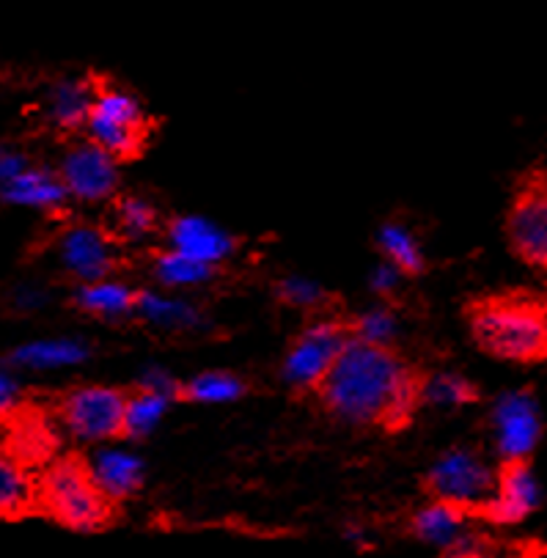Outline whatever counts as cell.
<instances>
[{
  "label": "cell",
  "instance_id": "1",
  "mask_svg": "<svg viewBox=\"0 0 547 558\" xmlns=\"http://www.w3.org/2000/svg\"><path fill=\"white\" fill-rule=\"evenodd\" d=\"M427 377L429 368L410 361L391 341L352 336L308 399L330 418L393 438L427 408Z\"/></svg>",
  "mask_w": 547,
  "mask_h": 558
},
{
  "label": "cell",
  "instance_id": "2",
  "mask_svg": "<svg viewBox=\"0 0 547 558\" xmlns=\"http://www.w3.org/2000/svg\"><path fill=\"white\" fill-rule=\"evenodd\" d=\"M462 323L476 350L493 361L512 366L547 363V292L531 287L476 292L462 303Z\"/></svg>",
  "mask_w": 547,
  "mask_h": 558
},
{
  "label": "cell",
  "instance_id": "3",
  "mask_svg": "<svg viewBox=\"0 0 547 558\" xmlns=\"http://www.w3.org/2000/svg\"><path fill=\"white\" fill-rule=\"evenodd\" d=\"M36 518L75 534H99L119 518V504L99 487L92 457L61 451L36 471Z\"/></svg>",
  "mask_w": 547,
  "mask_h": 558
},
{
  "label": "cell",
  "instance_id": "4",
  "mask_svg": "<svg viewBox=\"0 0 547 558\" xmlns=\"http://www.w3.org/2000/svg\"><path fill=\"white\" fill-rule=\"evenodd\" d=\"M92 105L83 135L102 146L119 166L138 162L149 151L151 138L160 130V119L141 105L135 94L119 86L113 77L92 72Z\"/></svg>",
  "mask_w": 547,
  "mask_h": 558
},
{
  "label": "cell",
  "instance_id": "5",
  "mask_svg": "<svg viewBox=\"0 0 547 558\" xmlns=\"http://www.w3.org/2000/svg\"><path fill=\"white\" fill-rule=\"evenodd\" d=\"M58 426L86 444L127 440V388L72 386L45 399Z\"/></svg>",
  "mask_w": 547,
  "mask_h": 558
},
{
  "label": "cell",
  "instance_id": "6",
  "mask_svg": "<svg viewBox=\"0 0 547 558\" xmlns=\"http://www.w3.org/2000/svg\"><path fill=\"white\" fill-rule=\"evenodd\" d=\"M352 336V314L330 312L308 317L283 352L281 377L289 391L300 399L312 397L333 357Z\"/></svg>",
  "mask_w": 547,
  "mask_h": 558
},
{
  "label": "cell",
  "instance_id": "7",
  "mask_svg": "<svg viewBox=\"0 0 547 558\" xmlns=\"http://www.w3.org/2000/svg\"><path fill=\"white\" fill-rule=\"evenodd\" d=\"M503 236L518 262L547 272V166L536 162L514 179L503 213Z\"/></svg>",
  "mask_w": 547,
  "mask_h": 558
},
{
  "label": "cell",
  "instance_id": "8",
  "mask_svg": "<svg viewBox=\"0 0 547 558\" xmlns=\"http://www.w3.org/2000/svg\"><path fill=\"white\" fill-rule=\"evenodd\" d=\"M0 454L34 473L61 454V426L45 399H12L0 408Z\"/></svg>",
  "mask_w": 547,
  "mask_h": 558
},
{
  "label": "cell",
  "instance_id": "9",
  "mask_svg": "<svg viewBox=\"0 0 547 558\" xmlns=\"http://www.w3.org/2000/svg\"><path fill=\"white\" fill-rule=\"evenodd\" d=\"M421 489L435 501L454 504L473 520L496 489V468L473 449H451L421 478Z\"/></svg>",
  "mask_w": 547,
  "mask_h": 558
},
{
  "label": "cell",
  "instance_id": "10",
  "mask_svg": "<svg viewBox=\"0 0 547 558\" xmlns=\"http://www.w3.org/2000/svg\"><path fill=\"white\" fill-rule=\"evenodd\" d=\"M56 254L75 283L119 278L130 267L127 256L121 254V242L110 234L108 226L92 220H75L58 231Z\"/></svg>",
  "mask_w": 547,
  "mask_h": 558
},
{
  "label": "cell",
  "instance_id": "11",
  "mask_svg": "<svg viewBox=\"0 0 547 558\" xmlns=\"http://www.w3.org/2000/svg\"><path fill=\"white\" fill-rule=\"evenodd\" d=\"M56 173L66 196L81 204H108L119 193V162L86 135L70 141Z\"/></svg>",
  "mask_w": 547,
  "mask_h": 558
},
{
  "label": "cell",
  "instance_id": "12",
  "mask_svg": "<svg viewBox=\"0 0 547 558\" xmlns=\"http://www.w3.org/2000/svg\"><path fill=\"white\" fill-rule=\"evenodd\" d=\"M542 495L531 457H509L496 465V489L476 512V523L520 525L539 509Z\"/></svg>",
  "mask_w": 547,
  "mask_h": 558
},
{
  "label": "cell",
  "instance_id": "13",
  "mask_svg": "<svg viewBox=\"0 0 547 558\" xmlns=\"http://www.w3.org/2000/svg\"><path fill=\"white\" fill-rule=\"evenodd\" d=\"M487 426H490L498 460L534 454L542 438V415L534 393L518 391L498 399L487 415Z\"/></svg>",
  "mask_w": 547,
  "mask_h": 558
},
{
  "label": "cell",
  "instance_id": "14",
  "mask_svg": "<svg viewBox=\"0 0 547 558\" xmlns=\"http://www.w3.org/2000/svg\"><path fill=\"white\" fill-rule=\"evenodd\" d=\"M160 236L166 245L220 267L240 247V240L231 236L229 231L218 229V226L204 218H193V215H171V218H166Z\"/></svg>",
  "mask_w": 547,
  "mask_h": 558
},
{
  "label": "cell",
  "instance_id": "15",
  "mask_svg": "<svg viewBox=\"0 0 547 558\" xmlns=\"http://www.w3.org/2000/svg\"><path fill=\"white\" fill-rule=\"evenodd\" d=\"M144 287H133L119 278H102V281L77 283L72 292V308L92 319H102V323H124V319L135 317L144 303Z\"/></svg>",
  "mask_w": 547,
  "mask_h": 558
},
{
  "label": "cell",
  "instance_id": "16",
  "mask_svg": "<svg viewBox=\"0 0 547 558\" xmlns=\"http://www.w3.org/2000/svg\"><path fill=\"white\" fill-rule=\"evenodd\" d=\"M166 215L138 193H116L108 202V226L110 234L124 245V242H138L146 236H160Z\"/></svg>",
  "mask_w": 547,
  "mask_h": 558
},
{
  "label": "cell",
  "instance_id": "17",
  "mask_svg": "<svg viewBox=\"0 0 547 558\" xmlns=\"http://www.w3.org/2000/svg\"><path fill=\"white\" fill-rule=\"evenodd\" d=\"M146 270L162 287H207L223 276V267L209 265L196 256L177 251L171 245H157L146 251Z\"/></svg>",
  "mask_w": 547,
  "mask_h": 558
},
{
  "label": "cell",
  "instance_id": "18",
  "mask_svg": "<svg viewBox=\"0 0 547 558\" xmlns=\"http://www.w3.org/2000/svg\"><path fill=\"white\" fill-rule=\"evenodd\" d=\"M0 196L12 204L39 209H61L66 204L64 184L58 182L56 168L23 166L7 179H0Z\"/></svg>",
  "mask_w": 547,
  "mask_h": 558
},
{
  "label": "cell",
  "instance_id": "19",
  "mask_svg": "<svg viewBox=\"0 0 547 558\" xmlns=\"http://www.w3.org/2000/svg\"><path fill=\"white\" fill-rule=\"evenodd\" d=\"M471 523H476V520H473L465 509L454 507V504L427 498L424 507H418L410 514L408 531L413 539L421 542V545H433L438 547V550H443V547L451 545V542H454Z\"/></svg>",
  "mask_w": 547,
  "mask_h": 558
},
{
  "label": "cell",
  "instance_id": "20",
  "mask_svg": "<svg viewBox=\"0 0 547 558\" xmlns=\"http://www.w3.org/2000/svg\"><path fill=\"white\" fill-rule=\"evenodd\" d=\"M375 245L386 265L397 270L402 278H424L429 270V259L421 247L418 236L404 223H382L375 234Z\"/></svg>",
  "mask_w": 547,
  "mask_h": 558
},
{
  "label": "cell",
  "instance_id": "21",
  "mask_svg": "<svg viewBox=\"0 0 547 558\" xmlns=\"http://www.w3.org/2000/svg\"><path fill=\"white\" fill-rule=\"evenodd\" d=\"M94 476H97L99 487L113 498L116 504H124L130 498L141 493L144 487V462L138 457L127 454V451H99L97 457H92Z\"/></svg>",
  "mask_w": 547,
  "mask_h": 558
},
{
  "label": "cell",
  "instance_id": "22",
  "mask_svg": "<svg viewBox=\"0 0 547 558\" xmlns=\"http://www.w3.org/2000/svg\"><path fill=\"white\" fill-rule=\"evenodd\" d=\"M88 105H92V81H64L56 83L47 105L50 124L61 138L72 141L83 135L88 119Z\"/></svg>",
  "mask_w": 547,
  "mask_h": 558
},
{
  "label": "cell",
  "instance_id": "23",
  "mask_svg": "<svg viewBox=\"0 0 547 558\" xmlns=\"http://www.w3.org/2000/svg\"><path fill=\"white\" fill-rule=\"evenodd\" d=\"M36 514V473L0 454V523H20Z\"/></svg>",
  "mask_w": 547,
  "mask_h": 558
},
{
  "label": "cell",
  "instance_id": "24",
  "mask_svg": "<svg viewBox=\"0 0 547 558\" xmlns=\"http://www.w3.org/2000/svg\"><path fill=\"white\" fill-rule=\"evenodd\" d=\"M245 393H251V383L234 372H204V375L191 377V380H177L173 402L182 404H220L236 402Z\"/></svg>",
  "mask_w": 547,
  "mask_h": 558
},
{
  "label": "cell",
  "instance_id": "25",
  "mask_svg": "<svg viewBox=\"0 0 547 558\" xmlns=\"http://www.w3.org/2000/svg\"><path fill=\"white\" fill-rule=\"evenodd\" d=\"M272 292H276L278 303L289 305V308H300V312L306 314V319L319 317V314L341 312L336 294L306 281V278H283V281H276Z\"/></svg>",
  "mask_w": 547,
  "mask_h": 558
},
{
  "label": "cell",
  "instance_id": "26",
  "mask_svg": "<svg viewBox=\"0 0 547 558\" xmlns=\"http://www.w3.org/2000/svg\"><path fill=\"white\" fill-rule=\"evenodd\" d=\"M482 399V388L467 380L460 372H429L427 377V404L438 408H465Z\"/></svg>",
  "mask_w": 547,
  "mask_h": 558
},
{
  "label": "cell",
  "instance_id": "27",
  "mask_svg": "<svg viewBox=\"0 0 547 558\" xmlns=\"http://www.w3.org/2000/svg\"><path fill=\"white\" fill-rule=\"evenodd\" d=\"M352 333L361 336V339L372 341H393L397 336V317H393L391 305L382 303L380 308H372L366 314H352Z\"/></svg>",
  "mask_w": 547,
  "mask_h": 558
},
{
  "label": "cell",
  "instance_id": "28",
  "mask_svg": "<svg viewBox=\"0 0 547 558\" xmlns=\"http://www.w3.org/2000/svg\"><path fill=\"white\" fill-rule=\"evenodd\" d=\"M496 556V545L487 534L476 531L473 525H467L460 536H457L451 545H446L440 550V558H493Z\"/></svg>",
  "mask_w": 547,
  "mask_h": 558
},
{
  "label": "cell",
  "instance_id": "29",
  "mask_svg": "<svg viewBox=\"0 0 547 558\" xmlns=\"http://www.w3.org/2000/svg\"><path fill=\"white\" fill-rule=\"evenodd\" d=\"M77 350H72L70 344H36V347H25L23 352L17 355V361L23 363H64V361H75Z\"/></svg>",
  "mask_w": 547,
  "mask_h": 558
},
{
  "label": "cell",
  "instance_id": "30",
  "mask_svg": "<svg viewBox=\"0 0 547 558\" xmlns=\"http://www.w3.org/2000/svg\"><path fill=\"white\" fill-rule=\"evenodd\" d=\"M0 81H3V72H0Z\"/></svg>",
  "mask_w": 547,
  "mask_h": 558
},
{
  "label": "cell",
  "instance_id": "31",
  "mask_svg": "<svg viewBox=\"0 0 547 558\" xmlns=\"http://www.w3.org/2000/svg\"><path fill=\"white\" fill-rule=\"evenodd\" d=\"M545 276H547V272H545ZM545 292H547V289H545Z\"/></svg>",
  "mask_w": 547,
  "mask_h": 558
}]
</instances>
